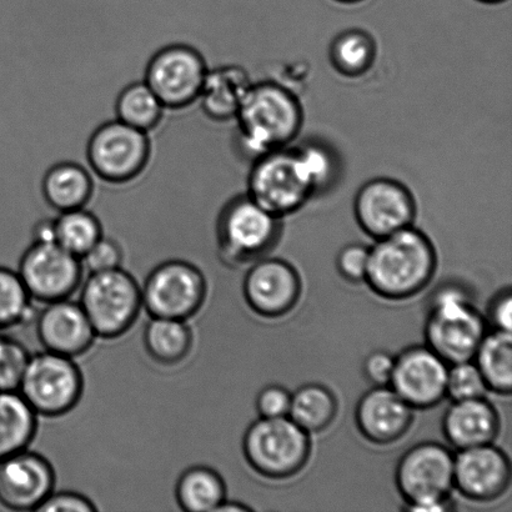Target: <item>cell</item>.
I'll list each match as a JSON object with an SVG mask.
<instances>
[{"mask_svg": "<svg viewBox=\"0 0 512 512\" xmlns=\"http://www.w3.org/2000/svg\"><path fill=\"white\" fill-rule=\"evenodd\" d=\"M508 455L493 444L459 450L455 455L454 489L475 503H490L509 489Z\"/></svg>", "mask_w": 512, "mask_h": 512, "instance_id": "18", "label": "cell"}, {"mask_svg": "<svg viewBox=\"0 0 512 512\" xmlns=\"http://www.w3.org/2000/svg\"><path fill=\"white\" fill-rule=\"evenodd\" d=\"M237 140L250 159L290 147L304 125L298 93L278 80L252 84L235 117Z\"/></svg>", "mask_w": 512, "mask_h": 512, "instance_id": "1", "label": "cell"}, {"mask_svg": "<svg viewBox=\"0 0 512 512\" xmlns=\"http://www.w3.org/2000/svg\"><path fill=\"white\" fill-rule=\"evenodd\" d=\"M247 194L266 212L280 219L298 213L315 197L298 149L293 145L253 160Z\"/></svg>", "mask_w": 512, "mask_h": 512, "instance_id": "6", "label": "cell"}, {"mask_svg": "<svg viewBox=\"0 0 512 512\" xmlns=\"http://www.w3.org/2000/svg\"><path fill=\"white\" fill-rule=\"evenodd\" d=\"M334 2L344 5H355L366 2V0H334Z\"/></svg>", "mask_w": 512, "mask_h": 512, "instance_id": "43", "label": "cell"}, {"mask_svg": "<svg viewBox=\"0 0 512 512\" xmlns=\"http://www.w3.org/2000/svg\"><path fill=\"white\" fill-rule=\"evenodd\" d=\"M478 2L483 3V4L494 5V4L505 3L506 0H478Z\"/></svg>", "mask_w": 512, "mask_h": 512, "instance_id": "44", "label": "cell"}, {"mask_svg": "<svg viewBox=\"0 0 512 512\" xmlns=\"http://www.w3.org/2000/svg\"><path fill=\"white\" fill-rule=\"evenodd\" d=\"M97 506L87 496L75 491H53L37 512H95Z\"/></svg>", "mask_w": 512, "mask_h": 512, "instance_id": "39", "label": "cell"}, {"mask_svg": "<svg viewBox=\"0 0 512 512\" xmlns=\"http://www.w3.org/2000/svg\"><path fill=\"white\" fill-rule=\"evenodd\" d=\"M55 488L53 465L43 455L23 450L0 461V505L19 511H37Z\"/></svg>", "mask_w": 512, "mask_h": 512, "instance_id": "17", "label": "cell"}, {"mask_svg": "<svg viewBox=\"0 0 512 512\" xmlns=\"http://www.w3.org/2000/svg\"><path fill=\"white\" fill-rule=\"evenodd\" d=\"M37 430L38 414L19 391H0V461L27 450Z\"/></svg>", "mask_w": 512, "mask_h": 512, "instance_id": "24", "label": "cell"}, {"mask_svg": "<svg viewBox=\"0 0 512 512\" xmlns=\"http://www.w3.org/2000/svg\"><path fill=\"white\" fill-rule=\"evenodd\" d=\"M57 244L82 259L104 237L102 222L87 208L59 213L55 218Z\"/></svg>", "mask_w": 512, "mask_h": 512, "instance_id": "31", "label": "cell"}, {"mask_svg": "<svg viewBox=\"0 0 512 512\" xmlns=\"http://www.w3.org/2000/svg\"><path fill=\"white\" fill-rule=\"evenodd\" d=\"M354 215L360 229L376 240L413 227L418 203L408 185L378 177L361 185L354 199Z\"/></svg>", "mask_w": 512, "mask_h": 512, "instance_id": "13", "label": "cell"}, {"mask_svg": "<svg viewBox=\"0 0 512 512\" xmlns=\"http://www.w3.org/2000/svg\"><path fill=\"white\" fill-rule=\"evenodd\" d=\"M315 197L333 187L340 174L339 159L328 145L308 142L296 147Z\"/></svg>", "mask_w": 512, "mask_h": 512, "instance_id": "33", "label": "cell"}, {"mask_svg": "<svg viewBox=\"0 0 512 512\" xmlns=\"http://www.w3.org/2000/svg\"><path fill=\"white\" fill-rule=\"evenodd\" d=\"M18 274L30 298L48 304L69 299L79 290L84 266L57 243H32L20 258Z\"/></svg>", "mask_w": 512, "mask_h": 512, "instance_id": "14", "label": "cell"}, {"mask_svg": "<svg viewBox=\"0 0 512 512\" xmlns=\"http://www.w3.org/2000/svg\"><path fill=\"white\" fill-rule=\"evenodd\" d=\"M280 235L281 219L266 212L247 193L230 199L220 210L218 252L230 268H240L264 258L278 244Z\"/></svg>", "mask_w": 512, "mask_h": 512, "instance_id": "5", "label": "cell"}, {"mask_svg": "<svg viewBox=\"0 0 512 512\" xmlns=\"http://www.w3.org/2000/svg\"><path fill=\"white\" fill-rule=\"evenodd\" d=\"M361 435L376 445L394 444L408 433L414 409L390 386H375L361 396L355 411Z\"/></svg>", "mask_w": 512, "mask_h": 512, "instance_id": "20", "label": "cell"}, {"mask_svg": "<svg viewBox=\"0 0 512 512\" xmlns=\"http://www.w3.org/2000/svg\"><path fill=\"white\" fill-rule=\"evenodd\" d=\"M252 84L247 70L239 65L209 69L198 99L200 109L213 122H230L237 117L240 104Z\"/></svg>", "mask_w": 512, "mask_h": 512, "instance_id": "22", "label": "cell"}, {"mask_svg": "<svg viewBox=\"0 0 512 512\" xmlns=\"http://www.w3.org/2000/svg\"><path fill=\"white\" fill-rule=\"evenodd\" d=\"M488 386L474 360L450 364L446 378V396L453 401L483 398Z\"/></svg>", "mask_w": 512, "mask_h": 512, "instance_id": "34", "label": "cell"}, {"mask_svg": "<svg viewBox=\"0 0 512 512\" xmlns=\"http://www.w3.org/2000/svg\"><path fill=\"white\" fill-rule=\"evenodd\" d=\"M474 363L483 375L488 390L510 395L512 390L511 331L486 333L474 355Z\"/></svg>", "mask_w": 512, "mask_h": 512, "instance_id": "28", "label": "cell"}, {"mask_svg": "<svg viewBox=\"0 0 512 512\" xmlns=\"http://www.w3.org/2000/svg\"><path fill=\"white\" fill-rule=\"evenodd\" d=\"M208 70L198 49L187 44H170L149 60L144 82L165 109L182 110L198 102Z\"/></svg>", "mask_w": 512, "mask_h": 512, "instance_id": "12", "label": "cell"}, {"mask_svg": "<svg viewBox=\"0 0 512 512\" xmlns=\"http://www.w3.org/2000/svg\"><path fill=\"white\" fill-rule=\"evenodd\" d=\"M140 289L143 309L152 318L184 321L199 313L208 295L203 271L178 259L155 266Z\"/></svg>", "mask_w": 512, "mask_h": 512, "instance_id": "10", "label": "cell"}, {"mask_svg": "<svg viewBox=\"0 0 512 512\" xmlns=\"http://www.w3.org/2000/svg\"><path fill=\"white\" fill-rule=\"evenodd\" d=\"M32 313L33 299L18 271L0 266V330L25 323Z\"/></svg>", "mask_w": 512, "mask_h": 512, "instance_id": "32", "label": "cell"}, {"mask_svg": "<svg viewBox=\"0 0 512 512\" xmlns=\"http://www.w3.org/2000/svg\"><path fill=\"white\" fill-rule=\"evenodd\" d=\"M94 189L92 173L74 162L54 164L42 179L43 198L58 213L87 208Z\"/></svg>", "mask_w": 512, "mask_h": 512, "instance_id": "23", "label": "cell"}, {"mask_svg": "<svg viewBox=\"0 0 512 512\" xmlns=\"http://www.w3.org/2000/svg\"><path fill=\"white\" fill-rule=\"evenodd\" d=\"M152 157L149 134L118 119L94 130L87 145L90 169L100 180L125 184L142 175Z\"/></svg>", "mask_w": 512, "mask_h": 512, "instance_id": "11", "label": "cell"}, {"mask_svg": "<svg viewBox=\"0 0 512 512\" xmlns=\"http://www.w3.org/2000/svg\"><path fill=\"white\" fill-rule=\"evenodd\" d=\"M29 358L22 343L0 336V391H18Z\"/></svg>", "mask_w": 512, "mask_h": 512, "instance_id": "35", "label": "cell"}, {"mask_svg": "<svg viewBox=\"0 0 512 512\" xmlns=\"http://www.w3.org/2000/svg\"><path fill=\"white\" fill-rule=\"evenodd\" d=\"M443 434L455 449L493 444L500 431V416L488 399L453 401L443 418Z\"/></svg>", "mask_w": 512, "mask_h": 512, "instance_id": "21", "label": "cell"}, {"mask_svg": "<svg viewBox=\"0 0 512 512\" xmlns=\"http://www.w3.org/2000/svg\"><path fill=\"white\" fill-rule=\"evenodd\" d=\"M426 346L446 363L473 360L486 334V320L464 285H440L431 296L424 326Z\"/></svg>", "mask_w": 512, "mask_h": 512, "instance_id": "3", "label": "cell"}, {"mask_svg": "<svg viewBox=\"0 0 512 512\" xmlns=\"http://www.w3.org/2000/svg\"><path fill=\"white\" fill-rule=\"evenodd\" d=\"M165 110L144 80L130 83L119 93L115 102V115L120 122L148 134L162 123Z\"/></svg>", "mask_w": 512, "mask_h": 512, "instance_id": "30", "label": "cell"}, {"mask_svg": "<svg viewBox=\"0 0 512 512\" xmlns=\"http://www.w3.org/2000/svg\"><path fill=\"white\" fill-rule=\"evenodd\" d=\"M18 391L38 415L59 418L82 399L83 374L73 358L44 350L30 355Z\"/></svg>", "mask_w": 512, "mask_h": 512, "instance_id": "9", "label": "cell"}, {"mask_svg": "<svg viewBox=\"0 0 512 512\" xmlns=\"http://www.w3.org/2000/svg\"><path fill=\"white\" fill-rule=\"evenodd\" d=\"M455 455L445 445L426 441L401 456L395 483L404 510L445 512L453 510L450 493L454 490Z\"/></svg>", "mask_w": 512, "mask_h": 512, "instance_id": "4", "label": "cell"}, {"mask_svg": "<svg viewBox=\"0 0 512 512\" xmlns=\"http://www.w3.org/2000/svg\"><path fill=\"white\" fill-rule=\"evenodd\" d=\"M310 453V434L289 416L260 418L244 434V458L255 473L266 479L284 480L299 474Z\"/></svg>", "mask_w": 512, "mask_h": 512, "instance_id": "8", "label": "cell"}, {"mask_svg": "<svg viewBox=\"0 0 512 512\" xmlns=\"http://www.w3.org/2000/svg\"><path fill=\"white\" fill-rule=\"evenodd\" d=\"M298 271L288 261L261 258L244 276L243 295L249 308L263 318L275 319L290 313L301 295Z\"/></svg>", "mask_w": 512, "mask_h": 512, "instance_id": "16", "label": "cell"}, {"mask_svg": "<svg viewBox=\"0 0 512 512\" xmlns=\"http://www.w3.org/2000/svg\"><path fill=\"white\" fill-rule=\"evenodd\" d=\"M378 57V44L363 29H348L330 43L329 60L336 73L346 79H358L373 69Z\"/></svg>", "mask_w": 512, "mask_h": 512, "instance_id": "27", "label": "cell"}, {"mask_svg": "<svg viewBox=\"0 0 512 512\" xmlns=\"http://www.w3.org/2000/svg\"><path fill=\"white\" fill-rule=\"evenodd\" d=\"M144 348L155 363L173 366L188 358L193 349V331L187 321L152 318L145 325Z\"/></svg>", "mask_w": 512, "mask_h": 512, "instance_id": "26", "label": "cell"}, {"mask_svg": "<svg viewBox=\"0 0 512 512\" xmlns=\"http://www.w3.org/2000/svg\"><path fill=\"white\" fill-rule=\"evenodd\" d=\"M80 260L89 273L117 269L123 263V249L114 239L103 237Z\"/></svg>", "mask_w": 512, "mask_h": 512, "instance_id": "36", "label": "cell"}, {"mask_svg": "<svg viewBox=\"0 0 512 512\" xmlns=\"http://www.w3.org/2000/svg\"><path fill=\"white\" fill-rule=\"evenodd\" d=\"M370 249L363 244H349L340 250L336 265L349 283H365L368 274Z\"/></svg>", "mask_w": 512, "mask_h": 512, "instance_id": "37", "label": "cell"}, {"mask_svg": "<svg viewBox=\"0 0 512 512\" xmlns=\"http://www.w3.org/2000/svg\"><path fill=\"white\" fill-rule=\"evenodd\" d=\"M338 413V400L333 391L320 384L301 386L291 394L289 418L308 434L329 428Z\"/></svg>", "mask_w": 512, "mask_h": 512, "instance_id": "29", "label": "cell"}, {"mask_svg": "<svg viewBox=\"0 0 512 512\" xmlns=\"http://www.w3.org/2000/svg\"><path fill=\"white\" fill-rule=\"evenodd\" d=\"M291 393L279 385H269L256 398V409L260 418H284L289 415Z\"/></svg>", "mask_w": 512, "mask_h": 512, "instance_id": "38", "label": "cell"}, {"mask_svg": "<svg viewBox=\"0 0 512 512\" xmlns=\"http://www.w3.org/2000/svg\"><path fill=\"white\" fill-rule=\"evenodd\" d=\"M32 243H57L55 218L40 219L33 225Z\"/></svg>", "mask_w": 512, "mask_h": 512, "instance_id": "42", "label": "cell"}, {"mask_svg": "<svg viewBox=\"0 0 512 512\" xmlns=\"http://www.w3.org/2000/svg\"><path fill=\"white\" fill-rule=\"evenodd\" d=\"M79 289V304L97 338L117 339L128 333L143 309L142 289L122 266L89 273Z\"/></svg>", "mask_w": 512, "mask_h": 512, "instance_id": "7", "label": "cell"}, {"mask_svg": "<svg viewBox=\"0 0 512 512\" xmlns=\"http://www.w3.org/2000/svg\"><path fill=\"white\" fill-rule=\"evenodd\" d=\"M448 370L429 346H411L396 356L389 386L414 410L431 409L446 396Z\"/></svg>", "mask_w": 512, "mask_h": 512, "instance_id": "15", "label": "cell"}, {"mask_svg": "<svg viewBox=\"0 0 512 512\" xmlns=\"http://www.w3.org/2000/svg\"><path fill=\"white\" fill-rule=\"evenodd\" d=\"M488 318L495 330L511 331L512 299L510 289L500 291L490 301Z\"/></svg>", "mask_w": 512, "mask_h": 512, "instance_id": "41", "label": "cell"}, {"mask_svg": "<svg viewBox=\"0 0 512 512\" xmlns=\"http://www.w3.org/2000/svg\"><path fill=\"white\" fill-rule=\"evenodd\" d=\"M365 283L386 300H406L429 285L438 266L434 243L423 230L405 228L376 239Z\"/></svg>", "mask_w": 512, "mask_h": 512, "instance_id": "2", "label": "cell"}, {"mask_svg": "<svg viewBox=\"0 0 512 512\" xmlns=\"http://www.w3.org/2000/svg\"><path fill=\"white\" fill-rule=\"evenodd\" d=\"M394 363L393 355L386 351H374L364 361V374L375 386H388L393 375Z\"/></svg>", "mask_w": 512, "mask_h": 512, "instance_id": "40", "label": "cell"}, {"mask_svg": "<svg viewBox=\"0 0 512 512\" xmlns=\"http://www.w3.org/2000/svg\"><path fill=\"white\" fill-rule=\"evenodd\" d=\"M175 499L185 512H217L227 500V485L217 470L192 466L179 476Z\"/></svg>", "mask_w": 512, "mask_h": 512, "instance_id": "25", "label": "cell"}, {"mask_svg": "<svg viewBox=\"0 0 512 512\" xmlns=\"http://www.w3.org/2000/svg\"><path fill=\"white\" fill-rule=\"evenodd\" d=\"M35 331L44 350L73 359L88 353L97 339L82 306L70 299L44 304Z\"/></svg>", "mask_w": 512, "mask_h": 512, "instance_id": "19", "label": "cell"}]
</instances>
